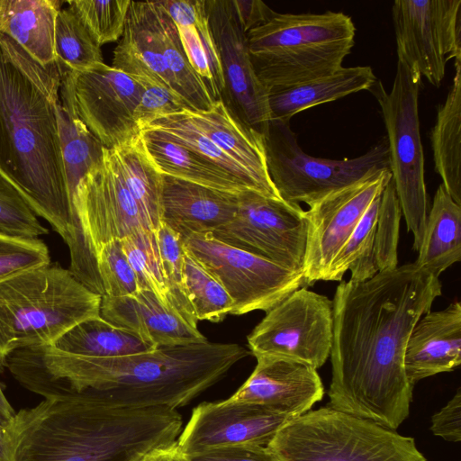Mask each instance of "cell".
I'll use <instances>...</instances> for the list:
<instances>
[{"label":"cell","instance_id":"cell-1","mask_svg":"<svg viewBox=\"0 0 461 461\" xmlns=\"http://www.w3.org/2000/svg\"><path fill=\"white\" fill-rule=\"evenodd\" d=\"M441 290L439 277L415 263L337 286L327 406L400 427L413 392L404 370L407 342Z\"/></svg>","mask_w":461,"mask_h":461},{"label":"cell","instance_id":"cell-2","mask_svg":"<svg viewBox=\"0 0 461 461\" xmlns=\"http://www.w3.org/2000/svg\"><path fill=\"white\" fill-rule=\"evenodd\" d=\"M64 68L44 66L0 32V176L68 245L69 270L95 268L93 248L73 206L64 171L58 104Z\"/></svg>","mask_w":461,"mask_h":461},{"label":"cell","instance_id":"cell-3","mask_svg":"<svg viewBox=\"0 0 461 461\" xmlns=\"http://www.w3.org/2000/svg\"><path fill=\"white\" fill-rule=\"evenodd\" d=\"M249 354L236 343L208 340L118 357H83L40 345L13 351L5 367L44 399L92 393L125 407L177 410Z\"/></svg>","mask_w":461,"mask_h":461},{"label":"cell","instance_id":"cell-4","mask_svg":"<svg viewBox=\"0 0 461 461\" xmlns=\"http://www.w3.org/2000/svg\"><path fill=\"white\" fill-rule=\"evenodd\" d=\"M182 424L176 410L125 407L80 393L44 399L4 426L10 461H140L176 441Z\"/></svg>","mask_w":461,"mask_h":461},{"label":"cell","instance_id":"cell-5","mask_svg":"<svg viewBox=\"0 0 461 461\" xmlns=\"http://www.w3.org/2000/svg\"><path fill=\"white\" fill-rule=\"evenodd\" d=\"M356 27L342 12L279 14L247 32L251 63L267 91L286 89L342 68Z\"/></svg>","mask_w":461,"mask_h":461},{"label":"cell","instance_id":"cell-6","mask_svg":"<svg viewBox=\"0 0 461 461\" xmlns=\"http://www.w3.org/2000/svg\"><path fill=\"white\" fill-rule=\"evenodd\" d=\"M102 296L58 264L0 281V372L14 350L53 345L77 323L100 315Z\"/></svg>","mask_w":461,"mask_h":461},{"label":"cell","instance_id":"cell-7","mask_svg":"<svg viewBox=\"0 0 461 461\" xmlns=\"http://www.w3.org/2000/svg\"><path fill=\"white\" fill-rule=\"evenodd\" d=\"M267 447L283 461H427L413 438L329 406L289 420Z\"/></svg>","mask_w":461,"mask_h":461},{"label":"cell","instance_id":"cell-8","mask_svg":"<svg viewBox=\"0 0 461 461\" xmlns=\"http://www.w3.org/2000/svg\"><path fill=\"white\" fill-rule=\"evenodd\" d=\"M420 86L421 78L397 61L391 91L387 93L378 80L368 90L381 108L387 132L392 180L407 230L413 234L412 249L415 251L421 245L428 216L418 110Z\"/></svg>","mask_w":461,"mask_h":461},{"label":"cell","instance_id":"cell-9","mask_svg":"<svg viewBox=\"0 0 461 461\" xmlns=\"http://www.w3.org/2000/svg\"><path fill=\"white\" fill-rule=\"evenodd\" d=\"M264 139L269 176L281 198L294 203L310 206L375 171L390 169L386 138L365 154L341 160L306 154L289 122L270 120Z\"/></svg>","mask_w":461,"mask_h":461},{"label":"cell","instance_id":"cell-10","mask_svg":"<svg viewBox=\"0 0 461 461\" xmlns=\"http://www.w3.org/2000/svg\"><path fill=\"white\" fill-rule=\"evenodd\" d=\"M183 245L229 294L232 315L267 312L295 290L307 287L302 272L232 247L211 233L185 236Z\"/></svg>","mask_w":461,"mask_h":461},{"label":"cell","instance_id":"cell-11","mask_svg":"<svg viewBox=\"0 0 461 461\" xmlns=\"http://www.w3.org/2000/svg\"><path fill=\"white\" fill-rule=\"evenodd\" d=\"M248 336L255 357H270L321 367L333 339L332 300L301 287L274 308Z\"/></svg>","mask_w":461,"mask_h":461},{"label":"cell","instance_id":"cell-12","mask_svg":"<svg viewBox=\"0 0 461 461\" xmlns=\"http://www.w3.org/2000/svg\"><path fill=\"white\" fill-rule=\"evenodd\" d=\"M142 92L138 77L105 63L84 71L65 68L59 95L106 149L140 136L134 111Z\"/></svg>","mask_w":461,"mask_h":461},{"label":"cell","instance_id":"cell-13","mask_svg":"<svg viewBox=\"0 0 461 461\" xmlns=\"http://www.w3.org/2000/svg\"><path fill=\"white\" fill-rule=\"evenodd\" d=\"M232 247L303 273L307 221L298 203L247 190L233 219L211 233Z\"/></svg>","mask_w":461,"mask_h":461},{"label":"cell","instance_id":"cell-14","mask_svg":"<svg viewBox=\"0 0 461 461\" xmlns=\"http://www.w3.org/2000/svg\"><path fill=\"white\" fill-rule=\"evenodd\" d=\"M392 17L398 61L439 87L447 61H461V0H396Z\"/></svg>","mask_w":461,"mask_h":461},{"label":"cell","instance_id":"cell-15","mask_svg":"<svg viewBox=\"0 0 461 461\" xmlns=\"http://www.w3.org/2000/svg\"><path fill=\"white\" fill-rule=\"evenodd\" d=\"M391 178L390 169L375 171L328 194L305 211L307 239L303 276L307 287L324 280L330 264Z\"/></svg>","mask_w":461,"mask_h":461},{"label":"cell","instance_id":"cell-16","mask_svg":"<svg viewBox=\"0 0 461 461\" xmlns=\"http://www.w3.org/2000/svg\"><path fill=\"white\" fill-rule=\"evenodd\" d=\"M224 79L221 101L242 122L266 133L271 120L268 93L254 71L247 33L232 0H204Z\"/></svg>","mask_w":461,"mask_h":461},{"label":"cell","instance_id":"cell-17","mask_svg":"<svg viewBox=\"0 0 461 461\" xmlns=\"http://www.w3.org/2000/svg\"><path fill=\"white\" fill-rule=\"evenodd\" d=\"M73 204L95 255L103 244L152 230L124 184L113 149L104 147L102 157L79 182Z\"/></svg>","mask_w":461,"mask_h":461},{"label":"cell","instance_id":"cell-18","mask_svg":"<svg viewBox=\"0 0 461 461\" xmlns=\"http://www.w3.org/2000/svg\"><path fill=\"white\" fill-rule=\"evenodd\" d=\"M291 420L265 406L229 398L203 402L193 410L176 441L187 456L219 447L267 446Z\"/></svg>","mask_w":461,"mask_h":461},{"label":"cell","instance_id":"cell-19","mask_svg":"<svg viewBox=\"0 0 461 461\" xmlns=\"http://www.w3.org/2000/svg\"><path fill=\"white\" fill-rule=\"evenodd\" d=\"M231 401L265 406L293 419L307 412L324 394L317 369L295 361L259 357Z\"/></svg>","mask_w":461,"mask_h":461},{"label":"cell","instance_id":"cell-20","mask_svg":"<svg viewBox=\"0 0 461 461\" xmlns=\"http://www.w3.org/2000/svg\"><path fill=\"white\" fill-rule=\"evenodd\" d=\"M100 316L157 348L207 340L198 328L192 326L179 312L150 290L122 297L103 295Z\"/></svg>","mask_w":461,"mask_h":461},{"label":"cell","instance_id":"cell-21","mask_svg":"<svg viewBox=\"0 0 461 461\" xmlns=\"http://www.w3.org/2000/svg\"><path fill=\"white\" fill-rule=\"evenodd\" d=\"M238 209V194L162 176L160 221L183 238L212 233L230 222Z\"/></svg>","mask_w":461,"mask_h":461},{"label":"cell","instance_id":"cell-22","mask_svg":"<svg viewBox=\"0 0 461 461\" xmlns=\"http://www.w3.org/2000/svg\"><path fill=\"white\" fill-rule=\"evenodd\" d=\"M461 364V303L429 312L416 323L409 337L404 370L414 384L437 374L450 372Z\"/></svg>","mask_w":461,"mask_h":461},{"label":"cell","instance_id":"cell-23","mask_svg":"<svg viewBox=\"0 0 461 461\" xmlns=\"http://www.w3.org/2000/svg\"><path fill=\"white\" fill-rule=\"evenodd\" d=\"M182 111L196 129L255 178L267 197L281 199L268 174L261 133L237 118L221 100L206 111Z\"/></svg>","mask_w":461,"mask_h":461},{"label":"cell","instance_id":"cell-24","mask_svg":"<svg viewBox=\"0 0 461 461\" xmlns=\"http://www.w3.org/2000/svg\"><path fill=\"white\" fill-rule=\"evenodd\" d=\"M158 2L175 23L191 66L204 82L214 102L221 100L224 79L204 0Z\"/></svg>","mask_w":461,"mask_h":461},{"label":"cell","instance_id":"cell-25","mask_svg":"<svg viewBox=\"0 0 461 461\" xmlns=\"http://www.w3.org/2000/svg\"><path fill=\"white\" fill-rule=\"evenodd\" d=\"M63 1L0 0V32L11 38L33 59L54 61L55 23Z\"/></svg>","mask_w":461,"mask_h":461},{"label":"cell","instance_id":"cell-26","mask_svg":"<svg viewBox=\"0 0 461 461\" xmlns=\"http://www.w3.org/2000/svg\"><path fill=\"white\" fill-rule=\"evenodd\" d=\"M376 80L370 67H342L329 75L270 93L271 120L290 122L296 113L315 105L369 90Z\"/></svg>","mask_w":461,"mask_h":461},{"label":"cell","instance_id":"cell-27","mask_svg":"<svg viewBox=\"0 0 461 461\" xmlns=\"http://www.w3.org/2000/svg\"><path fill=\"white\" fill-rule=\"evenodd\" d=\"M140 135L161 174L232 194L249 190L233 176L165 133L146 128Z\"/></svg>","mask_w":461,"mask_h":461},{"label":"cell","instance_id":"cell-28","mask_svg":"<svg viewBox=\"0 0 461 461\" xmlns=\"http://www.w3.org/2000/svg\"><path fill=\"white\" fill-rule=\"evenodd\" d=\"M418 253L414 263L438 277L461 260V205L442 184L434 195Z\"/></svg>","mask_w":461,"mask_h":461},{"label":"cell","instance_id":"cell-29","mask_svg":"<svg viewBox=\"0 0 461 461\" xmlns=\"http://www.w3.org/2000/svg\"><path fill=\"white\" fill-rule=\"evenodd\" d=\"M446 101L438 109L431 131L435 170L452 199L461 205V61Z\"/></svg>","mask_w":461,"mask_h":461},{"label":"cell","instance_id":"cell-30","mask_svg":"<svg viewBox=\"0 0 461 461\" xmlns=\"http://www.w3.org/2000/svg\"><path fill=\"white\" fill-rule=\"evenodd\" d=\"M151 7L161 54L175 94L190 111L210 109L215 102L203 79L191 66L175 23L158 1H151Z\"/></svg>","mask_w":461,"mask_h":461},{"label":"cell","instance_id":"cell-31","mask_svg":"<svg viewBox=\"0 0 461 461\" xmlns=\"http://www.w3.org/2000/svg\"><path fill=\"white\" fill-rule=\"evenodd\" d=\"M52 346L63 352L89 357H118L157 348L135 333L110 323L100 315L77 323Z\"/></svg>","mask_w":461,"mask_h":461},{"label":"cell","instance_id":"cell-32","mask_svg":"<svg viewBox=\"0 0 461 461\" xmlns=\"http://www.w3.org/2000/svg\"><path fill=\"white\" fill-rule=\"evenodd\" d=\"M113 149L127 189L149 227L157 230L161 223L160 197L163 174L149 155L141 135Z\"/></svg>","mask_w":461,"mask_h":461},{"label":"cell","instance_id":"cell-33","mask_svg":"<svg viewBox=\"0 0 461 461\" xmlns=\"http://www.w3.org/2000/svg\"><path fill=\"white\" fill-rule=\"evenodd\" d=\"M58 123L64 171L73 203L79 182L102 157L104 146L76 116L69 104L60 96Z\"/></svg>","mask_w":461,"mask_h":461},{"label":"cell","instance_id":"cell-34","mask_svg":"<svg viewBox=\"0 0 461 461\" xmlns=\"http://www.w3.org/2000/svg\"><path fill=\"white\" fill-rule=\"evenodd\" d=\"M381 194L369 205L346 243L330 264L324 281H340L350 270V279L364 282L378 273L375 239Z\"/></svg>","mask_w":461,"mask_h":461},{"label":"cell","instance_id":"cell-35","mask_svg":"<svg viewBox=\"0 0 461 461\" xmlns=\"http://www.w3.org/2000/svg\"><path fill=\"white\" fill-rule=\"evenodd\" d=\"M146 128L165 133L233 176L249 190L267 196L255 178L240 164L224 153L208 137L196 129L185 117L183 111L159 117L144 129Z\"/></svg>","mask_w":461,"mask_h":461},{"label":"cell","instance_id":"cell-36","mask_svg":"<svg viewBox=\"0 0 461 461\" xmlns=\"http://www.w3.org/2000/svg\"><path fill=\"white\" fill-rule=\"evenodd\" d=\"M54 53L56 60L72 71H84L104 63L101 47L68 5L62 7L56 18Z\"/></svg>","mask_w":461,"mask_h":461},{"label":"cell","instance_id":"cell-37","mask_svg":"<svg viewBox=\"0 0 461 461\" xmlns=\"http://www.w3.org/2000/svg\"><path fill=\"white\" fill-rule=\"evenodd\" d=\"M184 251V285L197 321H223L230 314L232 299L210 273Z\"/></svg>","mask_w":461,"mask_h":461},{"label":"cell","instance_id":"cell-38","mask_svg":"<svg viewBox=\"0 0 461 461\" xmlns=\"http://www.w3.org/2000/svg\"><path fill=\"white\" fill-rule=\"evenodd\" d=\"M140 289L150 290L167 302L166 285L156 230L141 229L121 240ZM169 304V303H168Z\"/></svg>","mask_w":461,"mask_h":461},{"label":"cell","instance_id":"cell-39","mask_svg":"<svg viewBox=\"0 0 461 461\" xmlns=\"http://www.w3.org/2000/svg\"><path fill=\"white\" fill-rule=\"evenodd\" d=\"M162 268L167 287V302L194 327L197 319L186 296L184 285V245L183 237L160 223L156 230Z\"/></svg>","mask_w":461,"mask_h":461},{"label":"cell","instance_id":"cell-40","mask_svg":"<svg viewBox=\"0 0 461 461\" xmlns=\"http://www.w3.org/2000/svg\"><path fill=\"white\" fill-rule=\"evenodd\" d=\"M67 4L100 47L122 37L131 0H70Z\"/></svg>","mask_w":461,"mask_h":461},{"label":"cell","instance_id":"cell-41","mask_svg":"<svg viewBox=\"0 0 461 461\" xmlns=\"http://www.w3.org/2000/svg\"><path fill=\"white\" fill-rule=\"evenodd\" d=\"M402 209L391 178L381 194L376 222L375 254L378 272L398 266V240Z\"/></svg>","mask_w":461,"mask_h":461},{"label":"cell","instance_id":"cell-42","mask_svg":"<svg viewBox=\"0 0 461 461\" xmlns=\"http://www.w3.org/2000/svg\"><path fill=\"white\" fill-rule=\"evenodd\" d=\"M95 259L104 295L122 297L135 295L141 290L121 240L100 246L95 250Z\"/></svg>","mask_w":461,"mask_h":461},{"label":"cell","instance_id":"cell-43","mask_svg":"<svg viewBox=\"0 0 461 461\" xmlns=\"http://www.w3.org/2000/svg\"><path fill=\"white\" fill-rule=\"evenodd\" d=\"M0 232L13 237L38 239L49 233L21 194L0 176Z\"/></svg>","mask_w":461,"mask_h":461},{"label":"cell","instance_id":"cell-44","mask_svg":"<svg viewBox=\"0 0 461 461\" xmlns=\"http://www.w3.org/2000/svg\"><path fill=\"white\" fill-rule=\"evenodd\" d=\"M50 263V252L42 240L0 232V281Z\"/></svg>","mask_w":461,"mask_h":461},{"label":"cell","instance_id":"cell-45","mask_svg":"<svg viewBox=\"0 0 461 461\" xmlns=\"http://www.w3.org/2000/svg\"><path fill=\"white\" fill-rule=\"evenodd\" d=\"M138 77L142 92L134 111V120L142 131L156 119L184 109L185 103L171 90L149 78Z\"/></svg>","mask_w":461,"mask_h":461},{"label":"cell","instance_id":"cell-46","mask_svg":"<svg viewBox=\"0 0 461 461\" xmlns=\"http://www.w3.org/2000/svg\"><path fill=\"white\" fill-rule=\"evenodd\" d=\"M187 456L190 461H283L267 446L219 447Z\"/></svg>","mask_w":461,"mask_h":461},{"label":"cell","instance_id":"cell-47","mask_svg":"<svg viewBox=\"0 0 461 461\" xmlns=\"http://www.w3.org/2000/svg\"><path fill=\"white\" fill-rule=\"evenodd\" d=\"M431 432L448 442L461 440V390L431 417Z\"/></svg>","mask_w":461,"mask_h":461},{"label":"cell","instance_id":"cell-48","mask_svg":"<svg viewBox=\"0 0 461 461\" xmlns=\"http://www.w3.org/2000/svg\"><path fill=\"white\" fill-rule=\"evenodd\" d=\"M243 31H249L267 23L276 12L260 0H232Z\"/></svg>","mask_w":461,"mask_h":461},{"label":"cell","instance_id":"cell-49","mask_svg":"<svg viewBox=\"0 0 461 461\" xmlns=\"http://www.w3.org/2000/svg\"><path fill=\"white\" fill-rule=\"evenodd\" d=\"M140 461H190L179 447L177 441L155 447L146 453Z\"/></svg>","mask_w":461,"mask_h":461},{"label":"cell","instance_id":"cell-50","mask_svg":"<svg viewBox=\"0 0 461 461\" xmlns=\"http://www.w3.org/2000/svg\"><path fill=\"white\" fill-rule=\"evenodd\" d=\"M15 411L5 398L0 386V424H7L15 415Z\"/></svg>","mask_w":461,"mask_h":461},{"label":"cell","instance_id":"cell-51","mask_svg":"<svg viewBox=\"0 0 461 461\" xmlns=\"http://www.w3.org/2000/svg\"><path fill=\"white\" fill-rule=\"evenodd\" d=\"M0 461H10L5 426L0 424Z\"/></svg>","mask_w":461,"mask_h":461}]
</instances>
